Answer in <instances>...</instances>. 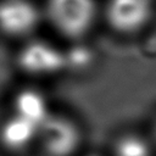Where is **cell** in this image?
I'll list each match as a JSON object with an SVG mask.
<instances>
[{
  "mask_svg": "<svg viewBox=\"0 0 156 156\" xmlns=\"http://www.w3.org/2000/svg\"><path fill=\"white\" fill-rule=\"evenodd\" d=\"M48 15L52 24L67 37H80L95 18L94 0H48Z\"/></svg>",
  "mask_w": 156,
  "mask_h": 156,
  "instance_id": "cell-1",
  "label": "cell"
},
{
  "mask_svg": "<svg viewBox=\"0 0 156 156\" xmlns=\"http://www.w3.org/2000/svg\"><path fill=\"white\" fill-rule=\"evenodd\" d=\"M39 138L49 156H69L79 145L80 133L71 119L50 115L40 127Z\"/></svg>",
  "mask_w": 156,
  "mask_h": 156,
  "instance_id": "cell-2",
  "label": "cell"
},
{
  "mask_svg": "<svg viewBox=\"0 0 156 156\" xmlns=\"http://www.w3.org/2000/svg\"><path fill=\"white\" fill-rule=\"evenodd\" d=\"M18 63L32 74H52L67 66L66 54L45 41L27 44L18 55Z\"/></svg>",
  "mask_w": 156,
  "mask_h": 156,
  "instance_id": "cell-3",
  "label": "cell"
},
{
  "mask_svg": "<svg viewBox=\"0 0 156 156\" xmlns=\"http://www.w3.org/2000/svg\"><path fill=\"white\" fill-rule=\"evenodd\" d=\"M150 0H108V23L118 32L130 33L141 28L150 17Z\"/></svg>",
  "mask_w": 156,
  "mask_h": 156,
  "instance_id": "cell-4",
  "label": "cell"
},
{
  "mask_svg": "<svg viewBox=\"0 0 156 156\" xmlns=\"http://www.w3.org/2000/svg\"><path fill=\"white\" fill-rule=\"evenodd\" d=\"M38 11L27 0H4L0 2V30L9 35H23L38 23Z\"/></svg>",
  "mask_w": 156,
  "mask_h": 156,
  "instance_id": "cell-5",
  "label": "cell"
},
{
  "mask_svg": "<svg viewBox=\"0 0 156 156\" xmlns=\"http://www.w3.org/2000/svg\"><path fill=\"white\" fill-rule=\"evenodd\" d=\"M39 130L40 128L37 124L13 113L2 124L0 138L6 147L11 150H22L27 147L35 136H39Z\"/></svg>",
  "mask_w": 156,
  "mask_h": 156,
  "instance_id": "cell-6",
  "label": "cell"
},
{
  "mask_svg": "<svg viewBox=\"0 0 156 156\" xmlns=\"http://www.w3.org/2000/svg\"><path fill=\"white\" fill-rule=\"evenodd\" d=\"M15 115L37 124L39 128L50 117L46 100L39 91L32 89L18 93L15 99Z\"/></svg>",
  "mask_w": 156,
  "mask_h": 156,
  "instance_id": "cell-7",
  "label": "cell"
},
{
  "mask_svg": "<svg viewBox=\"0 0 156 156\" xmlns=\"http://www.w3.org/2000/svg\"><path fill=\"white\" fill-rule=\"evenodd\" d=\"M116 156H150V147L145 139L136 134H126L117 139Z\"/></svg>",
  "mask_w": 156,
  "mask_h": 156,
  "instance_id": "cell-8",
  "label": "cell"
},
{
  "mask_svg": "<svg viewBox=\"0 0 156 156\" xmlns=\"http://www.w3.org/2000/svg\"><path fill=\"white\" fill-rule=\"evenodd\" d=\"M90 55L87 49L78 48V50H72L69 54L66 55V62L71 67H82L88 65L90 60Z\"/></svg>",
  "mask_w": 156,
  "mask_h": 156,
  "instance_id": "cell-9",
  "label": "cell"
}]
</instances>
